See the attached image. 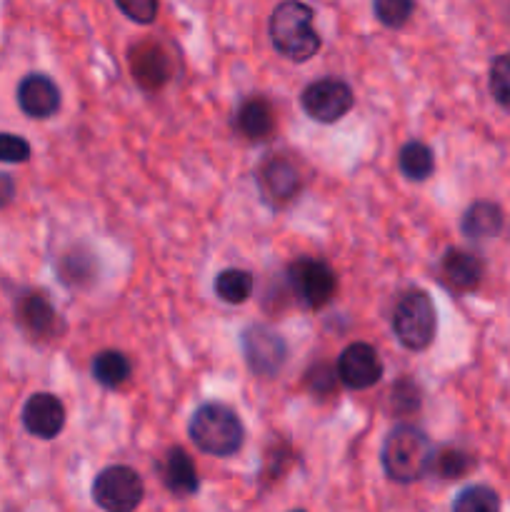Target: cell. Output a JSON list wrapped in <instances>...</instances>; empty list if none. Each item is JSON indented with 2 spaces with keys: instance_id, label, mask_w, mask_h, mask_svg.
I'll return each instance as SVG.
<instances>
[{
  "instance_id": "cell-13",
  "label": "cell",
  "mask_w": 510,
  "mask_h": 512,
  "mask_svg": "<svg viewBox=\"0 0 510 512\" xmlns=\"http://www.w3.org/2000/svg\"><path fill=\"white\" fill-rule=\"evenodd\" d=\"M260 190L275 205L293 200L300 190V173L288 158H270L258 173Z\"/></svg>"
},
{
  "instance_id": "cell-23",
  "label": "cell",
  "mask_w": 510,
  "mask_h": 512,
  "mask_svg": "<svg viewBox=\"0 0 510 512\" xmlns=\"http://www.w3.org/2000/svg\"><path fill=\"white\" fill-rule=\"evenodd\" d=\"M450 512H500V498L488 485H470L453 500Z\"/></svg>"
},
{
  "instance_id": "cell-10",
  "label": "cell",
  "mask_w": 510,
  "mask_h": 512,
  "mask_svg": "<svg viewBox=\"0 0 510 512\" xmlns=\"http://www.w3.org/2000/svg\"><path fill=\"white\" fill-rule=\"evenodd\" d=\"M23 425L33 438L53 440L65 428V405L53 393L30 395L23 408Z\"/></svg>"
},
{
  "instance_id": "cell-2",
  "label": "cell",
  "mask_w": 510,
  "mask_h": 512,
  "mask_svg": "<svg viewBox=\"0 0 510 512\" xmlns=\"http://www.w3.org/2000/svg\"><path fill=\"white\" fill-rule=\"evenodd\" d=\"M195 448L215 458H230L243 448L245 430L233 408L223 403H203L188 425Z\"/></svg>"
},
{
  "instance_id": "cell-18",
  "label": "cell",
  "mask_w": 510,
  "mask_h": 512,
  "mask_svg": "<svg viewBox=\"0 0 510 512\" xmlns=\"http://www.w3.org/2000/svg\"><path fill=\"white\" fill-rule=\"evenodd\" d=\"M505 218L503 210L495 203H488V200H478V203L470 205L463 213V220H460V228L468 238L483 240V238H495L503 230Z\"/></svg>"
},
{
  "instance_id": "cell-9",
  "label": "cell",
  "mask_w": 510,
  "mask_h": 512,
  "mask_svg": "<svg viewBox=\"0 0 510 512\" xmlns=\"http://www.w3.org/2000/svg\"><path fill=\"white\" fill-rule=\"evenodd\" d=\"M338 380L350 390H368L383 378V360L378 350L368 343H353L340 353Z\"/></svg>"
},
{
  "instance_id": "cell-6",
  "label": "cell",
  "mask_w": 510,
  "mask_h": 512,
  "mask_svg": "<svg viewBox=\"0 0 510 512\" xmlns=\"http://www.w3.org/2000/svg\"><path fill=\"white\" fill-rule=\"evenodd\" d=\"M288 283L298 300H303L308 308H323L333 300L335 290H338V278H335L333 268L325 260L318 258H295L288 265Z\"/></svg>"
},
{
  "instance_id": "cell-12",
  "label": "cell",
  "mask_w": 510,
  "mask_h": 512,
  "mask_svg": "<svg viewBox=\"0 0 510 512\" xmlns=\"http://www.w3.org/2000/svg\"><path fill=\"white\" fill-rule=\"evenodd\" d=\"M15 318H18L20 328L35 340L53 338L55 328H58V313L43 293L20 295L18 305H15Z\"/></svg>"
},
{
  "instance_id": "cell-17",
  "label": "cell",
  "mask_w": 510,
  "mask_h": 512,
  "mask_svg": "<svg viewBox=\"0 0 510 512\" xmlns=\"http://www.w3.org/2000/svg\"><path fill=\"white\" fill-rule=\"evenodd\" d=\"M133 75L143 88H160L170 78V63L158 45H138L133 50Z\"/></svg>"
},
{
  "instance_id": "cell-19",
  "label": "cell",
  "mask_w": 510,
  "mask_h": 512,
  "mask_svg": "<svg viewBox=\"0 0 510 512\" xmlns=\"http://www.w3.org/2000/svg\"><path fill=\"white\" fill-rule=\"evenodd\" d=\"M90 373H93L95 383H100L103 388H120L130 380V373H133V365L118 350H103L93 358V365H90Z\"/></svg>"
},
{
  "instance_id": "cell-28",
  "label": "cell",
  "mask_w": 510,
  "mask_h": 512,
  "mask_svg": "<svg viewBox=\"0 0 510 512\" xmlns=\"http://www.w3.org/2000/svg\"><path fill=\"white\" fill-rule=\"evenodd\" d=\"M123 15H128L133 23L150 25L158 18V0H115Z\"/></svg>"
},
{
  "instance_id": "cell-24",
  "label": "cell",
  "mask_w": 510,
  "mask_h": 512,
  "mask_svg": "<svg viewBox=\"0 0 510 512\" xmlns=\"http://www.w3.org/2000/svg\"><path fill=\"white\" fill-rule=\"evenodd\" d=\"M415 10V0H373V13L385 28H403Z\"/></svg>"
},
{
  "instance_id": "cell-20",
  "label": "cell",
  "mask_w": 510,
  "mask_h": 512,
  "mask_svg": "<svg viewBox=\"0 0 510 512\" xmlns=\"http://www.w3.org/2000/svg\"><path fill=\"white\" fill-rule=\"evenodd\" d=\"M398 168L408 180H428L435 170L433 150L420 140H410L400 148Z\"/></svg>"
},
{
  "instance_id": "cell-15",
  "label": "cell",
  "mask_w": 510,
  "mask_h": 512,
  "mask_svg": "<svg viewBox=\"0 0 510 512\" xmlns=\"http://www.w3.org/2000/svg\"><path fill=\"white\" fill-rule=\"evenodd\" d=\"M235 128L240 130V135H245L248 140H265L270 138L275 128V113L273 105L265 98H248L235 113Z\"/></svg>"
},
{
  "instance_id": "cell-31",
  "label": "cell",
  "mask_w": 510,
  "mask_h": 512,
  "mask_svg": "<svg viewBox=\"0 0 510 512\" xmlns=\"http://www.w3.org/2000/svg\"><path fill=\"white\" fill-rule=\"evenodd\" d=\"M293 512H305V510H293Z\"/></svg>"
},
{
  "instance_id": "cell-8",
  "label": "cell",
  "mask_w": 510,
  "mask_h": 512,
  "mask_svg": "<svg viewBox=\"0 0 510 512\" xmlns=\"http://www.w3.org/2000/svg\"><path fill=\"white\" fill-rule=\"evenodd\" d=\"M300 103H303L305 113L318 120V123H338L353 108V90L343 80L323 78L315 80L303 90Z\"/></svg>"
},
{
  "instance_id": "cell-25",
  "label": "cell",
  "mask_w": 510,
  "mask_h": 512,
  "mask_svg": "<svg viewBox=\"0 0 510 512\" xmlns=\"http://www.w3.org/2000/svg\"><path fill=\"white\" fill-rule=\"evenodd\" d=\"M490 95L498 100L503 108H510V53L498 55L490 65Z\"/></svg>"
},
{
  "instance_id": "cell-11",
  "label": "cell",
  "mask_w": 510,
  "mask_h": 512,
  "mask_svg": "<svg viewBox=\"0 0 510 512\" xmlns=\"http://www.w3.org/2000/svg\"><path fill=\"white\" fill-rule=\"evenodd\" d=\"M18 105L28 118H53L60 110V90L48 75L30 73L18 83Z\"/></svg>"
},
{
  "instance_id": "cell-14",
  "label": "cell",
  "mask_w": 510,
  "mask_h": 512,
  "mask_svg": "<svg viewBox=\"0 0 510 512\" xmlns=\"http://www.w3.org/2000/svg\"><path fill=\"white\" fill-rule=\"evenodd\" d=\"M440 273H443L448 288L458 290V293H470L483 280L485 265L478 255L468 253V250H448L440 263Z\"/></svg>"
},
{
  "instance_id": "cell-16",
  "label": "cell",
  "mask_w": 510,
  "mask_h": 512,
  "mask_svg": "<svg viewBox=\"0 0 510 512\" xmlns=\"http://www.w3.org/2000/svg\"><path fill=\"white\" fill-rule=\"evenodd\" d=\"M163 483L178 498L198 493V470L183 448H173L163 463Z\"/></svg>"
},
{
  "instance_id": "cell-22",
  "label": "cell",
  "mask_w": 510,
  "mask_h": 512,
  "mask_svg": "<svg viewBox=\"0 0 510 512\" xmlns=\"http://www.w3.org/2000/svg\"><path fill=\"white\" fill-rule=\"evenodd\" d=\"M95 275V260L93 253H85V250H70L65 253V258L60 260V278L65 280L73 288L80 285H88Z\"/></svg>"
},
{
  "instance_id": "cell-1",
  "label": "cell",
  "mask_w": 510,
  "mask_h": 512,
  "mask_svg": "<svg viewBox=\"0 0 510 512\" xmlns=\"http://www.w3.org/2000/svg\"><path fill=\"white\" fill-rule=\"evenodd\" d=\"M270 40L283 58L305 63L320 50V35L313 25V10L300 0H283L270 15Z\"/></svg>"
},
{
  "instance_id": "cell-5",
  "label": "cell",
  "mask_w": 510,
  "mask_h": 512,
  "mask_svg": "<svg viewBox=\"0 0 510 512\" xmlns=\"http://www.w3.org/2000/svg\"><path fill=\"white\" fill-rule=\"evenodd\" d=\"M93 503L105 512H135L143 503V480L128 465H110L93 480Z\"/></svg>"
},
{
  "instance_id": "cell-29",
  "label": "cell",
  "mask_w": 510,
  "mask_h": 512,
  "mask_svg": "<svg viewBox=\"0 0 510 512\" xmlns=\"http://www.w3.org/2000/svg\"><path fill=\"white\" fill-rule=\"evenodd\" d=\"M335 378H338V375H335V370H330L328 365H318V368L315 370H310V375H308V380H310V385H313V390L315 393H333L335 390Z\"/></svg>"
},
{
  "instance_id": "cell-3",
  "label": "cell",
  "mask_w": 510,
  "mask_h": 512,
  "mask_svg": "<svg viewBox=\"0 0 510 512\" xmlns=\"http://www.w3.org/2000/svg\"><path fill=\"white\" fill-rule=\"evenodd\" d=\"M433 458L435 450L430 440L410 425L390 430L383 443V455H380L385 475L403 485L425 478L428 470L433 468Z\"/></svg>"
},
{
  "instance_id": "cell-4",
  "label": "cell",
  "mask_w": 510,
  "mask_h": 512,
  "mask_svg": "<svg viewBox=\"0 0 510 512\" xmlns=\"http://www.w3.org/2000/svg\"><path fill=\"white\" fill-rule=\"evenodd\" d=\"M438 315L428 293L408 290L398 298L393 308V333L398 343L408 350H425L435 338Z\"/></svg>"
},
{
  "instance_id": "cell-30",
  "label": "cell",
  "mask_w": 510,
  "mask_h": 512,
  "mask_svg": "<svg viewBox=\"0 0 510 512\" xmlns=\"http://www.w3.org/2000/svg\"><path fill=\"white\" fill-rule=\"evenodd\" d=\"M13 195H15L13 178H10V175H5V173H0V210H3L5 205L10 203V200H13Z\"/></svg>"
},
{
  "instance_id": "cell-26",
  "label": "cell",
  "mask_w": 510,
  "mask_h": 512,
  "mask_svg": "<svg viewBox=\"0 0 510 512\" xmlns=\"http://www.w3.org/2000/svg\"><path fill=\"white\" fill-rule=\"evenodd\" d=\"M470 468H473V458L468 453H463V450H443L433 458V468L430 470H438L440 478L455 480L463 478Z\"/></svg>"
},
{
  "instance_id": "cell-7",
  "label": "cell",
  "mask_w": 510,
  "mask_h": 512,
  "mask_svg": "<svg viewBox=\"0 0 510 512\" xmlns=\"http://www.w3.org/2000/svg\"><path fill=\"white\" fill-rule=\"evenodd\" d=\"M240 345H243L250 373L258 375V378H275L288 360V343L283 340V335L275 333L273 328H265V325L245 328Z\"/></svg>"
},
{
  "instance_id": "cell-21",
  "label": "cell",
  "mask_w": 510,
  "mask_h": 512,
  "mask_svg": "<svg viewBox=\"0 0 510 512\" xmlns=\"http://www.w3.org/2000/svg\"><path fill=\"white\" fill-rule=\"evenodd\" d=\"M213 288L220 300H225V303L230 305H240L245 303V300H250V295H253V288H255V280L248 270L228 268V270H220V273L215 275Z\"/></svg>"
},
{
  "instance_id": "cell-27",
  "label": "cell",
  "mask_w": 510,
  "mask_h": 512,
  "mask_svg": "<svg viewBox=\"0 0 510 512\" xmlns=\"http://www.w3.org/2000/svg\"><path fill=\"white\" fill-rule=\"evenodd\" d=\"M30 143L15 133H0V163H28Z\"/></svg>"
}]
</instances>
